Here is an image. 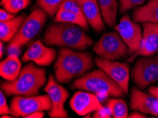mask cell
Returning a JSON list of instances; mask_svg holds the SVG:
<instances>
[{
  "instance_id": "cell-1",
  "label": "cell",
  "mask_w": 158,
  "mask_h": 118,
  "mask_svg": "<svg viewBox=\"0 0 158 118\" xmlns=\"http://www.w3.org/2000/svg\"><path fill=\"white\" fill-rule=\"evenodd\" d=\"M94 66L92 55L61 48L54 64L55 76L60 83H68L82 76Z\"/></svg>"
},
{
  "instance_id": "cell-2",
  "label": "cell",
  "mask_w": 158,
  "mask_h": 118,
  "mask_svg": "<svg viewBox=\"0 0 158 118\" xmlns=\"http://www.w3.org/2000/svg\"><path fill=\"white\" fill-rule=\"evenodd\" d=\"M43 41L48 46L66 47L77 50H86L93 43L92 38L80 26L57 22L45 30Z\"/></svg>"
},
{
  "instance_id": "cell-3",
  "label": "cell",
  "mask_w": 158,
  "mask_h": 118,
  "mask_svg": "<svg viewBox=\"0 0 158 118\" xmlns=\"http://www.w3.org/2000/svg\"><path fill=\"white\" fill-rule=\"evenodd\" d=\"M46 83V70L31 62L21 69L14 81H2L1 88L7 96H36Z\"/></svg>"
},
{
  "instance_id": "cell-4",
  "label": "cell",
  "mask_w": 158,
  "mask_h": 118,
  "mask_svg": "<svg viewBox=\"0 0 158 118\" xmlns=\"http://www.w3.org/2000/svg\"><path fill=\"white\" fill-rule=\"evenodd\" d=\"M70 88L89 91L102 98H120L126 94L120 85L102 69H95L77 79Z\"/></svg>"
},
{
  "instance_id": "cell-5",
  "label": "cell",
  "mask_w": 158,
  "mask_h": 118,
  "mask_svg": "<svg viewBox=\"0 0 158 118\" xmlns=\"http://www.w3.org/2000/svg\"><path fill=\"white\" fill-rule=\"evenodd\" d=\"M93 51L102 58L116 61L129 55V48L117 31L106 33L95 43Z\"/></svg>"
},
{
  "instance_id": "cell-6",
  "label": "cell",
  "mask_w": 158,
  "mask_h": 118,
  "mask_svg": "<svg viewBox=\"0 0 158 118\" xmlns=\"http://www.w3.org/2000/svg\"><path fill=\"white\" fill-rule=\"evenodd\" d=\"M52 108L51 100L48 95L15 96L11 100V115L14 117H27L37 111H49Z\"/></svg>"
},
{
  "instance_id": "cell-7",
  "label": "cell",
  "mask_w": 158,
  "mask_h": 118,
  "mask_svg": "<svg viewBox=\"0 0 158 118\" xmlns=\"http://www.w3.org/2000/svg\"><path fill=\"white\" fill-rule=\"evenodd\" d=\"M48 19V14L40 8L33 10L21 24L9 44L22 47L38 35Z\"/></svg>"
},
{
  "instance_id": "cell-8",
  "label": "cell",
  "mask_w": 158,
  "mask_h": 118,
  "mask_svg": "<svg viewBox=\"0 0 158 118\" xmlns=\"http://www.w3.org/2000/svg\"><path fill=\"white\" fill-rule=\"evenodd\" d=\"M132 80L140 90H145L158 80V55L140 57L131 72Z\"/></svg>"
},
{
  "instance_id": "cell-9",
  "label": "cell",
  "mask_w": 158,
  "mask_h": 118,
  "mask_svg": "<svg viewBox=\"0 0 158 118\" xmlns=\"http://www.w3.org/2000/svg\"><path fill=\"white\" fill-rule=\"evenodd\" d=\"M44 91L51 98L52 108L49 110L48 115L51 118H68L69 115L64 109V105L70 96V93L65 88L60 85L52 74H50L46 86Z\"/></svg>"
},
{
  "instance_id": "cell-10",
  "label": "cell",
  "mask_w": 158,
  "mask_h": 118,
  "mask_svg": "<svg viewBox=\"0 0 158 118\" xmlns=\"http://www.w3.org/2000/svg\"><path fill=\"white\" fill-rule=\"evenodd\" d=\"M114 28L128 47L129 55H133L137 52L143 40L142 28L139 23L131 20L128 15L125 14Z\"/></svg>"
},
{
  "instance_id": "cell-11",
  "label": "cell",
  "mask_w": 158,
  "mask_h": 118,
  "mask_svg": "<svg viewBox=\"0 0 158 118\" xmlns=\"http://www.w3.org/2000/svg\"><path fill=\"white\" fill-rule=\"evenodd\" d=\"M95 63L112 79L120 85L125 93H128L129 79H130V66L126 62L111 61L102 57H96Z\"/></svg>"
},
{
  "instance_id": "cell-12",
  "label": "cell",
  "mask_w": 158,
  "mask_h": 118,
  "mask_svg": "<svg viewBox=\"0 0 158 118\" xmlns=\"http://www.w3.org/2000/svg\"><path fill=\"white\" fill-rule=\"evenodd\" d=\"M143 40L139 49L131 55L128 62H133L137 57H150L158 51V23H143Z\"/></svg>"
},
{
  "instance_id": "cell-13",
  "label": "cell",
  "mask_w": 158,
  "mask_h": 118,
  "mask_svg": "<svg viewBox=\"0 0 158 118\" xmlns=\"http://www.w3.org/2000/svg\"><path fill=\"white\" fill-rule=\"evenodd\" d=\"M56 57L54 48L47 47L40 40L33 43L21 57L23 62H32L38 66H50Z\"/></svg>"
},
{
  "instance_id": "cell-14",
  "label": "cell",
  "mask_w": 158,
  "mask_h": 118,
  "mask_svg": "<svg viewBox=\"0 0 158 118\" xmlns=\"http://www.w3.org/2000/svg\"><path fill=\"white\" fill-rule=\"evenodd\" d=\"M131 109L158 117V98L152 93L133 87L131 91Z\"/></svg>"
},
{
  "instance_id": "cell-15",
  "label": "cell",
  "mask_w": 158,
  "mask_h": 118,
  "mask_svg": "<svg viewBox=\"0 0 158 118\" xmlns=\"http://www.w3.org/2000/svg\"><path fill=\"white\" fill-rule=\"evenodd\" d=\"M70 105L77 114L81 116H85L104 108L97 95L86 91L76 92L71 98Z\"/></svg>"
},
{
  "instance_id": "cell-16",
  "label": "cell",
  "mask_w": 158,
  "mask_h": 118,
  "mask_svg": "<svg viewBox=\"0 0 158 118\" xmlns=\"http://www.w3.org/2000/svg\"><path fill=\"white\" fill-rule=\"evenodd\" d=\"M80 4L86 20L94 31L99 33L105 28L104 21L103 20L102 12L100 10L97 0H76Z\"/></svg>"
},
{
  "instance_id": "cell-17",
  "label": "cell",
  "mask_w": 158,
  "mask_h": 118,
  "mask_svg": "<svg viewBox=\"0 0 158 118\" xmlns=\"http://www.w3.org/2000/svg\"><path fill=\"white\" fill-rule=\"evenodd\" d=\"M132 19L136 23H158V0H149L145 5L136 7Z\"/></svg>"
},
{
  "instance_id": "cell-18",
  "label": "cell",
  "mask_w": 158,
  "mask_h": 118,
  "mask_svg": "<svg viewBox=\"0 0 158 118\" xmlns=\"http://www.w3.org/2000/svg\"><path fill=\"white\" fill-rule=\"evenodd\" d=\"M21 62L19 56L14 54L8 55L0 64V75L6 81H11L17 78L21 71Z\"/></svg>"
},
{
  "instance_id": "cell-19",
  "label": "cell",
  "mask_w": 158,
  "mask_h": 118,
  "mask_svg": "<svg viewBox=\"0 0 158 118\" xmlns=\"http://www.w3.org/2000/svg\"><path fill=\"white\" fill-rule=\"evenodd\" d=\"M26 14H22L13 19L0 22V39L4 43L10 42L26 19Z\"/></svg>"
},
{
  "instance_id": "cell-20",
  "label": "cell",
  "mask_w": 158,
  "mask_h": 118,
  "mask_svg": "<svg viewBox=\"0 0 158 118\" xmlns=\"http://www.w3.org/2000/svg\"><path fill=\"white\" fill-rule=\"evenodd\" d=\"M103 20L110 28L116 26L118 4L117 0H97Z\"/></svg>"
},
{
  "instance_id": "cell-21",
  "label": "cell",
  "mask_w": 158,
  "mask_h": 118,
  "mask_svg": "<svg viewBox=\"0 0 158 118\" xmlns=\"http://www.w3.org/2000/svg\"><path fill=\"white\" fill-rule=\"evenodd\" d=\"M54 21L57 23H68L80 26L84 31H87L89 23L85 18L77 15L70 11L59 9L56 14Z\"/></svg>"
},
{
  "instance_id": "cell-22",
  "label": "cell",
  "mask_w": 158,
  "mask_h": 118,
  "mask_svg": "<svg viewBox=\"0 0 158 118\" xmlns=\"http://www.w3.org/2000/svg\"><path fill=\"white\" fill-rule=\"evenodd\" d=\"M109 108L112 117L114 118H126L128 117V110L126 101L120 98H111L108 101Z\"/></svg>"
},
{
  "instance_id": "cell-23",
  "label": "cell",
  "mask_w": 158,
  "mask_h": 118,
  "mask_svg": "<svg viewBox=\"0 0 158 118\" xmlns=\"http://www.w3.org/2000/svg\"><path fill=\"white\" fill-rule=\"evenodd\" d=\"M64 1L65 0H37L36 5L46 12L48 15L53 17Z\"/></svg>"
},
{
  "instance_id": "cell-24",
  "label": "cell",
  "mask_w": 158,
  "mask_h": 118,
  "mask_svg": "<svg viewBox=\"0 0 158 118\" xmlns=\"http://www.w3.org/2000/svg\"><path fill=\"white\" fill-rule=\"evenodd\" d=\"M31 0H6L2 4L4 9L13 14H16L30 5Z\"/></svg>"
},
{
  "instance_id": "cell-25",
  "label": "cell",
  "mask_w": 158,
  "mask_h": 118,
  "mask_svg": "<svg viewBox=\"0 0 158 118\" xmlns=\"http://www.w3.org/2000/svg\"><path fill=\"white\" fill-rule=\"evenodd\" d=\"M60 9L72 12V13L75 14L77 15L85 18L82 13V9H81L80 4L77 3L76 0H65L63 2V4H62Z\"/></svg>"
},
{
  "instance_id": "cell-26",
  "label": "cell",
  "mask_w": 158,
  "mask_h": 118,
  "mask_svg": "<svg viewBox=\"0 0 158 118\" xmlns=\"http://www.w3.org/2000/svg\"><path fill=\"white\" fill-rule=\"evenodd\" d=\"M145 0H119L120 4V14H123L130 9L142 5Z\"/></svg>"
},
{
  "instance_id": "cell-27",
  "label": "cell",
  "mask_w": 158,
  "mask_h": 118,
  "mask_svg": "<svg viewBox=\"0 0 158 118\" xmlns=\"http://www.w3.org/2000/svg\"><path fill=\"white\" fill-rule=\"evenodd\" d=\"M11 112V108L8 106L6 97L2 90L0 91V115H9Z\"/></svg>"
},
{
  "instance_id": "cell-28",
  "label": "cell",
  "mask_w": 158,
  "mask_h": 118,
  "mask_svg": "<svg viewBox=\"0 0 158 118\" xmlns=\"http://www.w3.org/2000/svg\"><path fill=\"white\" fill-rule=\"evenodd\" d=\"M14 18H15L14 14L7 11L5 9H1V10H0V21H6L11 20V19H13Z\"/></svg>"
},
{
  "instance_id": "cell-29",
  "label": "cell",
  "mask_w": 158,
  "mask_h": 118,
  "mask_svg": "<svg viewBox=\"0 0 158 118\" xmlns=\"http://www.w3.org/2000/svg\"><path fill=\"white\" fill-rule=\"evenodd\" d=\"M20 46L16 45H12V44H9L8 46H7V54L10 55V54H14L19 56L21 52V50Z\"/></svg>"
},
{
  "instance_id": "cell-30",
  "label": "cell",
  "mask_w": 158,
  "mask_h": 118,
  "mask_svg": "<svg viewBox=\"0 0 158 118\" xmlns=\"http://www.w3.org/2000/svg\"><path fill=\"white\" fill-rule=\"evenodd\" d=\"M93 116H94V117H111L112 115L109 111V108H108V110L106 111V110L103 108L101 110L95 111Z\"/></svg>"
},
{
  "instance_id": "cell-31",
  "label": "cell",
  "mask_w": 158,
  "mask_h": 118,
  "mask_svg": "<svg viewBox=\"0 0 158 118\" xmlns=\"http://www.w3.org/2000/svg\"><path fill=\"white\" fill-rule=\"evenodd\" d=\"M44 116L45 112L44 111H37L28 115L27 118H43Z\"/></svg>"
},
{
  "instance_id": "cell-32",
  "label": "cell",
  "mask_w": 158,
  "mask_h": 118,
  "mask_svg": "<svg viewBox=\"0 0 158 118\" xmlns=\"http://www.w3.org/2000/svg\"><path fill=\"white\" fill-rule=\"evenodd\" d=\"M128 117H130V118H145L146 116L144 114H143L142 112H136V110H135V112H133L131 113V114L129 115Z\"/></svg>"
},
{
  "instance_id": "cell-33",
  "label": "cell",
  "mask_w": 158,
  "mask_h": 118,
  "mask_svg": "<svg viewBox=\"0 0 158 118\" xmlns=\"http://www.w3.org/2000/svg\"><path fill=\"white\" fill-rule=\"evenodd\" d=\"M148 91L158 98V86H151L148 89Z\"/></svg>"
},
{
  "instance_id": "cell-34",
  "label": "cell",
  "mask_w": 158,
  "mask_h": 118,
  "mask_svg": "<svg viewBox=\"0 0 158 118\" xmlns=\"http://www.w3.org/2000/svg\"><path fill=\"white\" fill-rule=\"evenodd\" d=\"M4 42L2 41L0 43V57L1 59L3 57L4 55Z\"/></svg>"
},
{
  "instance_id": "cell-35",
  "label": "cell",
  "mask_w": 158,
  "mask_h": 118,
  "mask_svg": "<svg viewBox=\"0 0 158 118\" xmlns=\"http://www.w3.org/2000/svg\"><path fill=\"white\" fill-rule=\"evenodd\" d=\"M6 1V0H2V1H1V5L4 3V2H5Z\"/></svg>"
}]
</instances>
